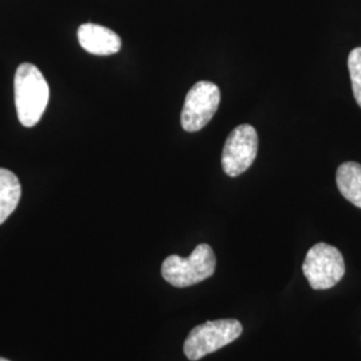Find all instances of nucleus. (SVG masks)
Wrapping results in <instances>:
<instances>
[{"mask_svg": "<svg viewBox=\"0 0 361 361\" xmlns=\"http://www.w3.org/2000/svg\"><path fill=\"white\" fill-rule=\"evenodd\" d=\"M15 106L19 122L32 128L43 116L50 98V87L38 67L32 63L19 66L15 79Z\"/></svg>", "mask_w": 361, "mask_h": 361, "instance_id": "f257e3e1", "label": "nucleus"}, {"mask_svg": "<svg viewBox=\"0 0 361 361\" xmlns=\"http://www.w3.org/2000/svg\"><path fill=\"white\" fill-rule=\"evenodd\" d=\"M217 259L213 249L207 244H200L188 258L177 255L169 256L162 264V277L176 288H188L200 284L216 271Z\"/></svg>", "mask_w": 361, "mask_h": 361, "instance_id": "f03ea898", "label": "nucleus"}, {"mask_svg": "<svg viewBox=\"0 0 361 361\" xmlns=\"http://www.w3.org/2000/svg\"><path fill=\"white\" fill-rule=\"evenodd\" d=\"M241 334L243 325L234 319H224L197 325L185 340V356L189 360H200L207 355L229 345Z\"/></svg>", "mask_w": 361, "mask_h": 361, "instance_id": "7ed1b4c3", "label": "nucleus"}, {"mask_svg": "<svg viewBox=\"0 0 361 361\" xmlns=\"http://www.w3.org/2000/svg\"><path fill=\"white\" fill-rule=\"evenodd\" d=\"M302 271L312 289L325 290L341 281L345 274V262L337 247L319 243L308 250Z\"/></svg>", "mask_w": 361, "mask_h": 361, "instance_id": "20e7f679", "label": "nucleus"}, {"mask_svg": "<svg viewBox=\"0 0 361 361\" xmlns=\"http://www.w3.org/2000/svg\"><path fill=\"white\" fill-rule=\"evenodd\" d=\"M221 91L216 83L201 80L195 83L185 98L180 113V125L185 131L195 133L204 129L217 113Z\"/></svg>", "mask_w": 361, "mask_h": 361, "instance_id": "39448f33", "label": "nucleus"}, {"mask_svg": "<svg viewBox=\"0 0 361 361\" xmlns=\"http://www.w3.org/2000/svg\"><path fill=\"white\" fill-rule=\"evenodd\" d=\"M257 130L252 125H240L229 134L224 145L221 165L226 176L238 177L252 166L257 157Z\"/></svg>", "mask_w": 361, "mask_h": 361, "instance_id": "423d86ee", "label": "nucleus"}, {"mask_svg": "<svg viewBox=\"0 0 361 361\" xmlns=\"http://www.w3.org/2000/svg\"><path fill=\"white\" fill-rule=\"evenodd\" d=\"M78 40L82 49L99 56L116 54L122 46L118 34L107 27L94 23H86L78 28Z\"/></svg>", "mask_w": 361, "mask_h": 361, "instance_id": "0eeeda50", "label": "nucleus"}, {"mask_svg": "<svg viewBox=\"0 0 361 361\" xmlns=\"http://www.w3.org/2000/svg\"><path fill=\"white\" fill-rule=\"evenodd\" d=\"M336 183L341 195L361 209V165L357 162H345L336 173Z\"/></svg>", "mask_w": 361, "mask_h": 361, "instance_id": "6e6552de", "label": "nucleus"}, {"mask_svg": "<svg viewBox=\"0 0 361 361\" xmlns=\"http://www.w3.org/2000/svg\"><path fill=\"white\" fill-rule=\"evenodd\" d=\"M22 197V186L13 171L0 168V225L8 219Z\"/></svg>", "mask_w": 361, "mask_h": 361, "instance_id": "1a4fd4ad", "label": "nucleus"}, {"mask_svg": "<svg viewBox=\"0 0 361 361\" xmlns=\"http://www.w3.org/2000/svg\"><path fill=\"white\" fill-rule=\"evenodd\" d=\"M348 70L353 97L361 107V47H356L349 52Z\"/></svg>", "mask_w": 361, "mask_h": 361, "instance_id": "9d476101", "label": "nucleus"}, {"mask_svg": "<svg viewBox=\"0 0 361 361\" xmlns=\"http://www.w3.org/2000/svg\"><path fill=\"white\" fill-rule=\"evenodd\" d=\"M0 361H10V360H6V359H3V357H0Z\"/></svg>", "mask_w": 361, "mask_h": 361, "instance_id": "9b49d317", "label": "nucleus"}]
</instances>
